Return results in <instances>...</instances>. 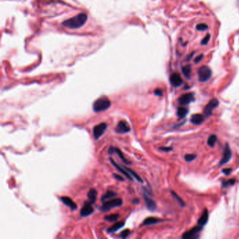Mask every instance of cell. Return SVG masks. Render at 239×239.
I'll use <instances>...</instances> for the list:
<instances>
[{
  "label": "cell",
  "instance_id": "cell-1",
  "mask_svg": "<svg viewBox=\"0 0 239 239\" xmlns=\"http://www.w3.org/2000/svg\"><path fill=\"white\" fill-rule=\"evenodd\" d=\"M88 15L84 13H79L76 16L63 22V25L70 29H77L83 26L87 21Z\"/></svg>",
  "mask_w": 239,
  "mask_h": 239
},
{
  "label": "cell",
  "instance_id": "cell-2",
  "mask_svg": "<svg viewBox=\"0 0 239 239\" xmlns=\"http://www.w3.org/2000/svg\"><path fill=\"white\" fill-rule=\"evenodd\" d=\"M111 106L110 100L107 97H101L93 103V109L95 112L107 110Z\"/></svg>",
  "mask_w": 239,
  "mask_h": 239
},
{
  "label": "cell",
  "instance_id": "cell-3",
  "mask_svg": "<svg viewBox=\"0 0 239 239\" xmlns=\"http://www.w3.org/2000/svg\"><path fill=\"white\" fill-rule=\"evenodd\" d=\"M123 204V201L121 198H114L109 201H106L103 202V205L100 208V210L103 212H107L111 210V208H116V207L121 206Z\"/></svg>",
  "mask_w": 239,
  "mask_h": 239
},
{
  "label": "cell",
  "instance_id": "cell-4",
  "mask_svg": "<svg viewBox=\"0 0 239 239\" xmlns=\"http://www.w3.org/2000/svg\"><path fill=\"white\" fill-rule=\"evenodd\" d=\"M198 75L200 82H206L212 76V71L208 66H201L198 70Z\"/></svg>",
  "mask_w": 239,
  "mask_h": 239
},
{
  "label": "cell",
  "instance_id": "cell-5",
  "mask_svg": "<svg viewBox=\"0 0 239 239\" xmlns=\"http://www.w3.org/2000/svg\"><path fill=\"white\" fill-rule=\"evenodd\" d=\"M232 157V151H231L229 145L228 143H226V144L225 145L224 152H223L222 158L221 159L220 163H219V166H223V165L226 164V163H227L229 161L231 160Z\"/></svg>",
  "mask_w": 239,
  "mask_h": 239
},
{
  "label": "cell",
  "instance_id": "cell-6",
  "mask_svg": "<svg viewBox=\"0 0 239 239\" xmlns=\"http://www.w3.org/2000/svg\"><path fill=\"white\" fill-rule=\"evenodd\" d=\"M107 129V124L105 123H101L98 125H95L93 129V134L95 140L98 139L103 135Z\"/></svg>",
  "mask_w": 239,
  "mask_h": 239
},
{
  "label": "cell",
  "instance_id": "cell-7",
  "mask_svg": "<svg viewBox=\"0 0 239 239\" xmlns=\"http://www.w3.org/2000/svg\"><path fill=\"white\" fill-rule=\"evenodd\" d=\"M219 101L218 99H212L209 102L206 107H205L204 113L206 117H209L212 114V111L215 107L218 106Z\"/></svg>",
  "mask_w": 239,
  "mask_h": 239
},
{
  "label": "cell",
  "instance_id": "cell-8",
  "mask_svg": "<svg viewBox=\"0 0 239 239\" xmlns=\"http://www.w3.org/2000/svg\"><path fill=\"white\" fill-rule=\"evenodd\" d=\"M193 101H194V94L192 93L183 94L178 100V102L180 105H187Z\"/></svg>",
  "mask_w": 239,
  "mask_h": 239
},
{
  "label": "cell",
  "instance_id": "cell-9",
  "mask_svg": "<svg viewBox=\"0 0 239 239\" xmlns=\"http://www.w3.org/2000/svg\"><path fill=\"white\" fill-rule=\"evenodd\" d=\"M202 227L203 226H200V225H198V226H194V227H193L192 229H191L185 232L184 234L182 235V238L184 239H190V238H194L195 236L198 234V233H199L201 230H202V229H203Z\"/></svg>",
  "mask_w": 239,
  "mask_h": 239
},
{
  "label": "cell",
  "instance_id": "cell-10",
  "mask_svg": "<svg viewBox=\"0 0 239 239\" xmlns=\"http://www.w3.org/2000/svg\"><path fill=\"white\" fill-rule=\"evenodd\" d=\"M91 205H92V204H91L90 202L84 203V205H83L80 210L81 216L88 217L93 214V212H94V209H93Z\"/></svg>",
  "mask_w": 239,
  "mask_h": 239
},
{
  "label": "cell",
  "instance_id": "cell-11",
  "mask_svg": "<svg viewBox=\"0 0 239 239\" xmlns=\"http://www.w3.org/2000/svg\"><path fill=\"white\" fill-rule=\"evenodd\" d=\"M170 82L174 87H179L182 84L183 80L178 73H173L170 77Z\"/></svg>",
  "mask_w": 239,
  "mask_h": 239
},
{
  "label": "cell",
  "instance_id": "cell-12",
  "mask_svg": "<svg viewBox=\"0 0 239 239\" xmlns=\"http://www.w3.org/2000/svg\"><path fill=\"white\" fill-rule=\"evenodd\" d=\"M115 131L117 133H125L130 132L131 128L126 121H121L119 122Z\"/></svg>",
  "mask_w": 239,
  "mask_h": 239
},
{
  "label": "cell",
  "instance_id": "cell-13",
  "mask_svg": "<svg viewBox=\"0 0 239 239\" xmlns=\"http://www.w3.org/2000/svg\"><path fill=\"white\" fill-rule=\"evenodd\" d=\"M114 153H117V154H118V156H119V158H120L125 163H126V164H131V163L130 161H128L125 158L124 155H123V153L121 152V151L119 148H117V147H109V149L108 150V154H114Z\"/></svg>",
  "mask_w": 239,
  "mask_h": 239
},
{
  "label": "cell",
  "instance_id": "cell-14",
  "mask_svg": "<svg viewBox=\"0 0 239 239\" xmlns=\"http://www.w3.org/2000/svg\"><path fill=\"white\" fill-rule=\"evenodd\" d=\"M109 160H110V162L111 163V164H113V166H114L115 168H116L117 170H118L119 172H121V173H122V174H123L125 175V177H126L128 179H129V180H131V181H133V178H131V175L130 174V173H129L128 171H127L126 170H125V169L123 168V166H121L120 165H119V164H117V163L115 162V161L113 160V159H109Z\"/></svg>",
  "mask_w": 239,
  "mask_h": 239
},
{
  "label": "cell",
  "instance_id": "cell-15",
  "mask_svg": "<svg viewBox=\"0 0 239 239\" xmlns=\"http://www.w3.org/2000/svg\"><path fill=\"white\" fill-rule=\"evenodd\" d=\"M60 201L64 204L65 206H68L72 210H75L77 208V204H75L69 197L67 196H62L60 197Z\"/></svg>",
  "mask_w": 239,
  "mask_h": 239
},
{
  "label": "cell",
  "instance_id": "cell-16",
  "mask_svg": "<svg viewBox=\"0 0 239 239\" xmlns=\"http://www.w3.org/2000/svg\"><path fill=\"white\" fill-rule=\"evenodd\" d=\"M144 198L145 204H146V206L148 210L151 211H154L156 210V204L154 201H153L152 198H149L148 196H147L146 194H144Z\"/></svg>",
  "mask_w": 239,
  "mask_h": 239
},
{
  "label": "cell",
  "instance_id": "cell-17",
  "mask_svg": "<svg viewBox=\"0 0 239 239\" xmlns=\"http://www.w3.org/2000/svg\"><path fill=\"white\" fill-rule=\"evenodd\" d=\"M204 121V117L199 114H193L190 119L191 123L195 125H199L202 123Z\"/></svg>",
  "mask_w": 239,
  "mask_h": 239
},
{
  "label": "cell",
  "instance_id": "cell-18",
  "mask_svg": "<svg viewBox=\"0 0 239 239\" xmlns=\"http://www.w3.org/2000/svg\"><path fill=\"white\" fill-rule=\"evenodd\" d=\"M208 221V212L207 209H205L203 212V214L201 215V218L198 220V224L201 226H204V225L207 224Z\"/></svg>",
  "mask_w": 239,
  "mask_h": 239
},
{
  "label": "cell",
  "instance_id": "cell-19",
  "mask_svg": "<svg viewBox=\"0 0 239 239\" xmlns=\"http://www.w3.org/2000/svg\"><path fill=\"white\" fill-rule=\"evenodd\" d=\"M88 198H89V202L91 204H95V201H96V198H97V191L95 190V189H91L89 191L87 194Z\"/></svg>",
  "mask_w": 239,
  "mask_h": 239
},
{
  "label": "cell",
  "instance_id": "cell-20",
  "mask_svg": "<svg viewBox=\"0 0 239 239\" xmlns=\"http://www.w3.org/2000/svg\"><path fill=\"white\" fill-rule=\"evenodd\" d=\"M124 225L125 223L123 222H119L115 223L114 224H113L111 227H109L108 229H107V232L114 233L115 232H117V231H118L119 229H120L121 228H122Z\"/></svg>",
  "mask_w": 239,
  "mask_h": 239
},
{
  "label": "cell",
  "instance_id": "cell-21",
  "mask_svg": "<svg viewBox=\"0 0 239 239\" xmlns=\"http://www.w3.org/2000/svg\"><path fill=\"white\" fill-rule=\"evenodd\" d=\"M161 220L156 218H154V217H149V218H147L145 219V220L143 221V225H151V224H156L159 222H161Z\"/></svg>",
  "mask_w": 239,
  "mask_h": 239
},
{
  "label": "cell",
  "instance_id": "cell-22",
  "mask_svg": "<svg viewBox=\"0 0 239 239\" xmlns=\"http://www.w3.org/2000/svg\"><path fill=\"white\" fill-rule=\"evenodd\" d=\"M188 112H189L188 109L185 108V107H178V110H177V115H178L179 119H182L188 114Z\"/></svg>",
  "mask_w": 239,
  "mask_h": 239
},
{
  "label": "cell",
  "instance_id": "cell-23",
  "mask_svg": "<svg viewBox=\"0 0 239 239\" xmlns=\"http://www.w3.org/2000/svg\"><path fill=\"white\" fill-rule=\"evenodd\" d=\"M117 195V193H115L114 192H111V191H107V192L105 193V194L102 196V198H101V201H102L103 202H105V201L109 200V199L114 198V197L116 196Z\"/></svg>",
  "mask_w": 239,
  "mask_h": 239
},
{
  "label": "cell",
  "instance_id": "cell-24",
  "mask_svg": "<svg viewBox=\"0 0 239 239\" xmlns=\"http://www.w3.org/2000/svg\"><path fill=\"white\" fill-rule=\"evenodd\" d=\"M182 71L183 75L185 77L187 78H190V75H191V72H192V67L190 65H185L182 68Z\"/></svg>",
  "mask_w": 239,
  "mask_h": 239
},
{
  "label": "cell",
  "instance_id": "cell-25",
  "mask_svg": "<svg viewBox=\"0 0 239 239\" xmlns=\"http://www.w3.org/2000/svg\"><path fill=\"white\" fill-rule=\"evenodd\" d=\"M236 183V179H230V180H226L222 181V187L223 188H226L230 186H232Z\"/></svg>",
  "mask_w": 239,
  "mask_h": 239
},
{
  "label": "cell",
  "instance_id": "cell-26",
  "mask_svg": "<svg viewBox=\"0 0 239 239\" xmlns=\"http://www.w3.org/2000/svg\"><path fill=\"white\" fill-rule=\"evenodd\" d=\"M216 141H217V135L212 134L209 136L208 139V142H208V146L213 147L215 146V145Z\"/></svg>",
  "mask_w": 239,
  "mask_h": 239
},
{
  "label": "cell",
  "instance_id": "cell-27",
  "mask_svg": "<svg viewBox=\"0 0 239 239\" xmlns=\"http://www.w3.org/2000/svg\"><path fill=\"white\" fill-rule=\"evenodd\" d=\"M119 218V214H110L108 215L105 216L104 220L108 221V222H114V221H116Z\"/></svg>",
  "mask_w": 239,
  "mask_h": 239
},
{
  "label": "cell",
  "instance_id": "cell-28",
  "mask_svg": "<svg viewBox=\"0 0 239 239\" xmlns=\"http://www.w3.org/2000/svg\"><path fill=\"white\" fill-rule=\"evenodd\" d=\"M123 167L125 169V170L128 171V172L129 173H130V174H131V175H132L133 178H135V179H136V180H137V181H138V182H141V183H142V182H143V181H142V179H141L140 177L139 176V175H137L136 173L134 172V171L132 170H131V169H130V168H126V167H125V166H123Z\"/></svg>",
  "mask_w": 239,
  "mask_h": 239
},
{
  "label": "cell",
  "instance_id": "cell-29",
  "mask_svg": "<svg viewBox=\"0 0 239 239\" xmlns=\"http://www.w3.org/2000/svg\"><path fill=\"white\" fill-rule=\"evenodd\" d=\"M171 194H172L173 196L174 197V198L176 199L177 201H178V202L179 203V204L180 205L181 207H184L185 206V203L184 202V201H183L182 199L180 197L176 194V193L174 192H173V191H172V192H171Z\"/></svg>",
  "mask_w": 239,
  "mask_h": 239
},
{
  "label": "cell",
  "instance_id": "cell-30",
  "mask_svg": "<svg viewBox=\"0 0 239 239\" xmlns=\"http://www.w3.org/2000/svg\"><path fill=\"white\" fill-rule=\"evenodd\" d=\"M208 28V25H206V23L198 24V25L196 26V29L197 30H199V31H205V30H206Z\"/></svg>",
  "mask_w": 239,
  "mask_h": 239
},
{
  "label": "cell",
  "instance_id": "cell-31",
  "mask_svg": "<svg viewBox=\"0 0 239 239\" xmlns=\"http://www.w3.org/2000/svg\"><path fill=\"white\" fill-rule=\"evenodd\" d=\"M196 158V154H186L184 156V159L186 161H192L193 160H194Z\"/></svg>",
  "mask_w": 239,
  "mask_h": 239
},
{
  "label": "cell",
  "instance_id": "cell-32",
  "mask_svg": "<svg viewBox=\"0 0 239 239\" xmlns=\"http://www.w3.org/2000/svg\"><path fill=\"white\" fill-rule=\"evenodd\" d=\"M210 34H207V35L204 37V39H203V40L201 41V44L202 45H206L208 43V41H209V40H210Z\"/></svg>",
  "mask_w": 239,
  "mask_h": 239
},
{
  "label": "cell",
  "instance_id": "cell-33",
  "mask_svg": "<svg viewBox=\"0 0 239 239\" xmlns=\"http://www.w3.org/2000/svg\"><path fill=\"white\" fill-rule=\"evenodd\" d=\"M130 232H130V230H129V229H125L124 231H123V232H121V238H126V237L128 236L129 234H130Z\"/></svg>",
  "mask_w": 239,
  "mask_h": 239
},
{
  "label": "cell",
  "instance_id": "cell-34",
  "mask_svg": "<svg viewBox=\"0 0 239 239\" xmlns=\"http://www.w3.org/2000/svg\"><path fill=\"white\" fill-rule=\"evenodd\" d=\"M159 149L161 151H163V152H170V151H172L173 148L172 147H161Z\"/></svg>",
  "mask_w": 239,
  "mask_h": 239
},
{
  "label": "cell",
  "instance_id": "cell-35",
  "mask_svg": "<svg viewBox=\"0 0 239 239\" xmlns=\"http://www.w3.org/2000/svg\"><path fill=\"white\" fill-rule=\"evenodd\" d=\"M154 95H156V96H161V95H163L162 90H161V89H156V90H154Z\"/></svg>",
  "mask_w": 239,
  "mask_h": 239
},
{
  "label": "cell",
  "instance_id": "cell-36",
  "mask_svg": "<svg viewBox=\"0 0 239 239\" xmlns=\"http://www.w3.org/2000/svg\"><path fill=\"white\" fill-rule=\"evenodd\" d=\"M232 168H224V169H223V170H222V173H224V175H229V174H230V173H231V172H232Z\"/></svg>",
  "mask_w": 239,
  "mask_h": 239
},
{
  "label": "cell",
  "instance_id": "cell-37",
  "mask_svg": "<svg viewBox=\"0 0 239 239\" xmlns=\"http://www.w3.org/2000/svg\"><path fill=\"white\" fill-rule=\"evenodd\" d=\"M113 176H114L117 180H119V181H124V178H122V177L120 176L119 175L116 174V173H114V174H113Z\"/></svg>",
  "mask_w": 239,
  "mask_h": 239
},
{
  "label": "cell",
  "instance_id": "cell-38",
  "mask_svg": "<svg viewBox=\"0 0 239 239\" xmlns=\"http://www.w3.org/2000/svg\"><path fill=\"white\" fill-rule=\"evenodd\" d=\"M203 58H204V55L203 54H201V55H198V56H197L196 58L194 59V62H195V63H199V62H200L201 60L203 59Z\"/></svg>",
  "mask_w": 239,
  "mask_h": 239
},
{
  "label": "cell",
  "instance_id": "cell-39",
  "mask_svg": "<svg viewBox=\"0 0 239 239\" xmlns=\"http://www.w3.org/2000/svg\"><path fill=\"white\" fill-rule=\"evenodd\" d=\"M194 52H192V53H191L190 54V55H189V58H187V60H190L191 58H192V55H194Z\"/></svg>",
  "mask_w": 239,
  "mask_h": 239
}]
</instances>
